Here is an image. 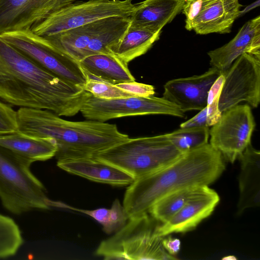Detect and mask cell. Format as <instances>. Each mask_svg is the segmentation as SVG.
Here are the masks:
<instances>
[{"instance_id":"25","label":"cell","mask_w":260,"mask_h":260,"mask_svg":"<svg viewBox=\"0 0 260 260\" xmlns=\"http://www.w3.org/2000/svg\"><path fill=\"white\" fill-rule=\"evenodd\" d=\"M55 207L79 212L90 216L102 225L104 232L107 234L115 233L119 231L129 219L123 205L118 199L114 200L109 209H81L60 202H55Z\"/></svg>"},{"instance_id":"36","label":"cell","mask_w":260,"mask_h":260,"mask_svg":"<svg viewBox=\"0 0 260 260\" xmlns=\"http://www.w3.org/2000/svg\"><path fill=\"white\" fill-rule=\"evenodd\" d=\"M259 5V0H257L250 5L247 6L244 10L240 11L239 17L244 15L249 11L258 7Z\"/></svg>"},{"instance_id":"2","label":"cell","mask_w":260,"mask_h":260,"mask_svg":"<svg viewBox=\"0 0 260 260\" xmlns=\"http://www.w3.org/2000/svg\"><path fill=\"white\" fill-rule=\"evenodd\" d=\"M221 153L210 143L183 153L167 167L135 179L127 188L123 206L128 218L147 214L162 197L176 190L215 181L225 169Z\"/></svg>"},{"instance_id":"19","label":"cell","mask_w":260,"mask_h":260,"mask_svg":"<svg viewBox=\"0 0 260 260\" xmlns=\"http://www.w3.org/2000/svg\"><path fill=\"white\" fill-rule=\"evenodd\" d=\"M242 6L239 0H217L194 20L192 30L199 35L229 33Z\"/></svg>"},{"instance_id":"12","label":"cell","mask_w":260,"mask_h":260,"mask_svg":"<svg viewBox=\"0 0 260 260\" xmlns=\"http://www.w3.org/2000/svg\"><path fill=\"white\" fill-rule=\"evenodd\" d=\"M82 0H0V34L30 29L56 11Z\"/></svg>"},{"instance_id":"1","label":"cell","mask_w":260,"mask_h":260,"mask_svg":"<svg viewBox=\"0 0 260 260\" xmlns=\"http://www.w3.org/2000/svg\"><path fill=\"white\" fill-rule=\"evenodd\" d=\"M88 92L42 68L0 38V100L58 116L80 112Z\"/></svg>"},{"instance_id":"6","label":"cell","mask_w":260,"mask_h":260,"mask_svg":"<svg viewBox=\"0 0 260 260\" xmlns=\"http://www.w3.org/2000/svg\"><path fill=\"white\" fill-rule=\"evenodd\" d=\"M157 221L149 213L129 218L121 229L100 243L95 255L104 259H177L165 249L164 237L156 231Z\"/></svg>"},{"instance_id":"22","label":"cell","mask_w":260,"mask_h":260,"mask_svg":"<svg viewBox=\"0 0 260 260\" xmlns=\"http://www.w3.org/2000/svg\"><path fill=\"white\" fill-rule=\"evenodd\" d=\"M0 145L32 164L55 157L57 146L50 138H39L18 132L0 136Z\"/></svg>"},{"instance_id":"17","label":"cell","mask_w":260,"mask_h":260,"mask_svg":"<svg viewBox=\"0 0 260 260\" xmlns=\"http://www.w3.org/2000/svg\"><path fill=\"white\" fill-rule=\"evenodd\" d=\"M238 159L239 198L237 214L260 205V152L249 144Z\"/></svg>"},{"instance_id":"34","label":"cell","mask_w":260,"mask_h":260,"mask_svg":"<svg viewBox=\"0 0 260 260\" xmlns=\"http://www.w3.org/2000/svg\"><path fill=\"white\" fill-rule=\"evenodd\" d=\"M203 126H208L206 107L200 110V112L191 118L181 123L180 125L181 128Z\"/></svg>"},{"instance_id":"18","label":"cell","mask_w":260,"mask_h":260,"mask_svg":"<svg viewBox=\"0 0 260 260\" xmlns=\"http://www.w3.org/2000/svg\"><path fill=\"white\" fill-rule=\"evenodd\" d=\"M186 0H145L137 4L130 26L152 31L161 30L181 12Z\"/></svg>"},{"instance_id":"7","label":"cell","mask_w":260,"mask_h":260,"mask_svg":"<svg viewBox=\"0 0 260 260\" xmlns=\"http://www.w3.org/2000/svg\"><path fill=\"white\" fill-rule=\"evenodd\" d=\"M0 38L37 65L61 79L83 88L87 77L79 62L61 52L30 29L5 32Z\"/></svg>"},{"instance_id":"13","label":"cell","mask_w":260,"mask_h":260,"mask_svg":"<svg viewBox=\"0 0 260 260\" xmlns=\"http://www.w3.org/2000/svg\"><path fill=\"white\" fill-rule=\"evenodd\" d=\"M223 72L212 67L204 73L169 80L164 85L162 97L185 112L206 107L209 91Z\"/></svg>"},{"instance_id":"14","label":"cell","mask_w":260,"mask_h":260,"mask_svg":"<svg viewBox=\"0 0 260 260\" xmlns=\"http://www.w3.org/2000/svg\"><path fill=\"white\" fill-rule=\"evenodd\" d=\"M219 201L218 194L208 185L199 186L177 213L167 222L157 225V234L165 237L172 233H184L194 229L212 214Z\"/></svg>"},{"instance_id":"31","label":"cell","mask_w":260,"mask_h":260,"mask_svg":"<svg viewBox=\"0 0 260 260\" xmlns=\"http://www.w3.org/2000/svg\"><path fill=\"white\" fill-rule=\"evenodd\" d=\"M217 0H186L182 12L185 16V28L192 30L194 20L208 6Z\"/></svg>"},{"instance_id":"5","label":"cell","mask_w":260,"mask_h":260,"mask_svg":"<svg viewBox=\"0 0 260 260\" xmlns=\"http://www.w3.org/2000/svg\"><path fill=\"white\" fill-rule=\"evenodd\" d=\"M183 153L165 134L129 138L93 156L121 169L136 179L167 167Z\"/></svg>"},{"instance_id":"16","label":"cell","mask_w":260,"mask_h":260,"mask_svg":"<svg viewBox=\"0 0 260 260\" xmlns=\"http://www.w3.org/2000/svg\"><path fill=\"white\" fill-rule=\"evenodd\" d=\"M57 165L70 174L113 186H128L135 180L121 169L94 156L58 160Z\"/></svg>"},{"instance_id":"10","label":"cell","mask_w":260,"mask_h":260,"mask_svg":"<svg viewBox=\"0 0 260 260\" xmlns=\"http://www.w3.org/2000/svg\"><path fill=\"white\" fill-rule=\"evenodd\" d=\"M255 126L249 105H237L223 112L210 129V144L224 160L234 163L247 147Z\"/></svg>"},{"instance_id":"9","label":"cell","mask_w":260,"mask_h":260,"mask_svg":"<svg viewBox=\"0 0 260 260\" xmlns=\"http://www.w3.org/2000/svg\"><path fill=\"white\" fill-rule=\"evenodd\" d=\"M80 112L87 120L101 122L119 117L150 114L185 117L179 107L163 97L133 96L103 99L89 92Z\"/></svg>"},{"instance_id":"33","label":"cell","mask_w":260,"mask_h":260,"mask_svg":"<svg viewBox=\"0 0 260 260\" xmlns=\"http://www.w3.org/2000/svg\"><path fill=\"white\" fill-rule=\"evenodd\" d=\"M122 90L136 96L149 97L155 93L152 85L134 81L123 82L115 85Z\"/></svg>"},{"instance_id":"3","label":"cell","mask_w":260,"mask_h":260,"mask_svg":"<svg viewBox=\"0 0 260 260\" xmlns=\"http://www.w3.org/2000/svg\"><path fill=\"white\" fill-rule=\"evenodd\" d=\"M16 119L17 132L54 140L57 161L93 156L129 138L115 124L91 120L68 121L45 109L21 107Z\"/></svg>"},{"instance_id":"24","label":"cell","mask_w":260,"mask_h":260,"mask_svg":"<svg viewBox=\"0 0 260 260\" xmlns=\"http://www.w3.org/2000/svg\"><path fill=\"white\" fill-rule=\"evenodd\" d=\"M131 22L130 16L109 17L107 23L90 41L84 58L96 54H111V49L121 40Z\"/></svg>"},{"instance_id":"29","label":"cell","mask_w":260,"mask_h":260,"mask_svg":"<svg viewBox=\"0 0 260 260\" xmlns=\"http://www.w3.org/2000/svg\"><path fill=\"white\" fill-rule=\"evenodd\" d=\"M83 89L95 97L103 99H113L120 98L133 96L115 85L107 82L87 78Z\"/></svg>"},{"instance_id":"27","label":"cell","mask_w":260,"mask_h":260,"mask_svg":"<svg viewBox=\"0 0 260 260\" xmlns=\"http://www.w3.org/2000/svg\"><path fill=\"white\" fill-rule=\"evenodd\" d=\"M174 146L182 153L196 149L208 143V126L180 128L167 134Z\"/></svg>"},{"instance_id":"8","label":"cell","mask_w":260,"mask_h":260,"mask_svg":"<svg viewBox=\"0 0 260 260\" xmlns=\"http://www.w3.org/2000/svg\"><path fill=\"white\" fill-rule=\"evenodd\" d=\"M136 6L133 0H82L56 11L30 29L47 37L107 17H129Z\"/></svg>"},{"instance_id":"30","label":"cell","mask_w":260,"mask_h":260,"mask_svg":"<svg viewBox=\"0 0 260 260\" xmlns=\"http://www.w3.org/2000/svg\"><path fill=\"white\" fill-rule=\"evenodd\" d=\"M224 80L223 72L211 87L207 100V123L212 126L219 119L222 113L219 108L220 94Z\"/></svg>"},{"instance_id":"15","label":"cell","mask_w":260,"mask_h":260,"mask_svg":"<svg viewBox=\"0 0 260 260\" xmlns=\"http://www.w3.org/2000/svg\"><path fill=\"white\" fill-rule=\"evenodd\" d=\"M245 53L260 56V16L246 22L229 42L207 54L211 67L224 72Z\"/></svg>"},{"instance_id":"4","label":"cell","mask_w":260,"mask_h":260,"mask_svg":"<svg viewBox=\"0 0 260 260\" xmlns=\"http://www.w3.org/2000/svg\"><path fill=\"white\" fill-rule=\"evenodd\" d=\"M31 164L0 145V200L10 212L19 215L34 210H49L42 183L32 174Z\"/></svg>"},{"instance_id":"26","label":"cell","mask_w":260,"mask_h":260,"mask_svg":"<svg viewBox=\"0 0 260 260\" xmlns=\"http://www.w3.org/2000/svg\"><path fill=\"white\" fill-rule=\"evenodd\" d=\"M199 186L184 188L162 197L148 213L161 223L167 222L183 207Z\"/></svg>"},{"instance_id":"11","label":"cell","mask_w":260,"mask_h":260,"mask_svg":"<svg viewBox=\"0 0 260 260\" xmlns=\"http://www.w3.org/2000/svg\"><path fill=\"white\" fill-rule=\"evenodd\" d=\"M224 73L219 103L220 112L243 101L257 108L260 102V56L243 53Z\"/></svg>"},{"instance_id":"32","label":"cell","mask_w":260,"mask_h":260,"mask_svg":"<svg viewBox=\"0 0 260 260\" xmlns=\"http://www.w3.org/2000/svg\"><path fill=\"white\" fill-rule=\"evenodd\" d=\"M16 115L10 104L0 100V136L17 131Z\"/></svg>"},{"instance_id":"21","label":"cell","mask_w":260,"mask_h":260,"mask_svg":"<svg viewBox=\"0 0 260 260\" xmlns=\"http://www.w3.org/2000/svg\"><path fill=\"white\" fill-rule=\"evenodd\" d=\"M79 62L87 78L113 85L135 81L128 64L112 54L89 55Z\"/></svg>"},{"instance_id":"23","label":"cell","mask_w":260,"mask_h":260,"mask_svg":"<svg viewBox=\"0 0 260 260\" xmlns=\"http://www.w3.org/2000/svg\"><path fill=\"white\" fill-rule=\"evenodd\" d=\"M161 32V30L152 31L129 26L120 42L111 49V53L128 64L146 53L159 39Z\"/></svg>"},{"instance_id":"28","label":"cell","mask_w":260,"mask_h":260,"mask_svg":"<svg viewBox=\"0 0 260 260\" xmlns=\"http://www.w3.org/2000/svg\"><path fill=\"white\" fill-rule=\"evenodd\" d=\"M23 243L17 224L11 217L0 214V258L14 255Z\"/></svg>"},{"instance_id":"35","label":"cell","mask_w":260,"mask_h":260,"mask_svg":"<svg viewBox=\"0 0 260 260\" xmlns=\"http://www.w3.org/2000/svg\"><path fill=\"white\" fill-rule=\"evenodd\" d=\"M162 245L166 251L170 254L174 256L177 254L180 250L181 242L178 238L168 236L165 237L162 240Z\"/></svg>"},{"instance_id":"20","label":"cell","mask_w":260,"mask_h":260,"mask_svg":"<svg viewBox=\"0 0 260 260\" xmlns=\"http://www.w3.org/2000/svg\"><path fill=\"white\" fill-rule=\"evenodd\" d=\"M109 17L70 29L58 34L43 37L52 46L79 62L90 41L107 23Z\"/></svg>"}]
</instances>
